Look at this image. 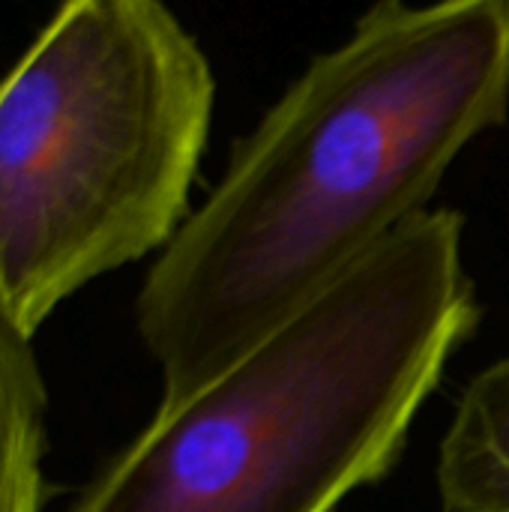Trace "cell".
I'll list each match as a JSON object with an SVG mask.
<instances>
[{"mask_svg": "<svg viewBox=\"0 0 509 512\" xmlns=\"http://www.w3.org/2000/svg\"><path fill=\"white\" fill-rule=\"evenodd\" d=\"M509 114V0H384L237 141L156 255L135 324L180 402L264 342L402 225Z\"/></svg>", "mask_w": 509, "mask_h": 512, "instance_id": "1", "label": "cell"}, {"mask_svg": "<svg viewBox=\"0 0 509 512\" xmlns=\"http://www.w3.org/2000/svg\"><path fill=\"white\" fill-rule=\"evenodd\" d=\"M465 222L426 210L192 396L66 512H333L384 480L480 321Z\"/></svg>", "mask_w": 509, "mask_h": 512, "instance_id": "2", "label": "cell"}, {"mask_svg": "<svg viewBox=\"0 0 509 512\" xmlns=\"http://www.w3.org/2000/svg\"><path fill=\"white\" fill-rule=\"evenodd\" d=\"M213 66L156 0H72L0 81V318L33 342L186 222Z\"/></svg>", "mask_w": 509, "mask_h": 512, "instance_id": "3", "label": "cell"}, {"mask_svg": "<svg viewBox=\"0 0 509 512\" xmlns=\"http://www.w3.org/2000/svg\"><path fill=\"white\" fill-rule=\"evenodd\" d=\"M435 480L444 512H509V354L465 387Z\"/></svg>", "mask_w": 509, "mask_h": 512, "instance_id": "4", "label": "cell"}, {"mask_svg": "<svg viewBox=\"0 0 509 512\" xmlns=\"http://www.w3.org/2000/svg\"><path fill=\"white\" fill-rule=\"evenodd\" d=\"M45 417L48 387L33 342L0 318V512H42L51 498Z\"/></svg>", "mask_w": 509, "mask_h": 512, "instance_id": "5", "label": "cell"}]
</instances>
